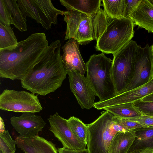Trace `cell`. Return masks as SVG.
<instances>
[{"label":"cell","instance_id":"1","mask_svg":"<svg viewBox=\"0 0 153 153\" xmlns=\"http://www.w3.org/2000/svg\"><path fill=\"white\" fill-rule=\"evenodd\" d=\"M61 47L59 40L51 43L41 59L20 80L22 88L45 96L61 86L68 71L62 60Z\"/></svg>","mask_w":153,"mask_h":153},{"label":"cell","instance_id":"2","mask_svg":"<svg viewBox=\"0 0 153 153\" xmlns=\"http://www.w3.org/2000/svg\"><path fill=\"white\" fill-rule=\"evenodd\" d=\"M48 46L44 33H35L13 50L0 51V77L21 80L41 59Z\"/></svg>","mask_w":153,"mask_h":153},{"label":"cell","instance_id":"3","mask_svg":"<svg viewBox=\"0 0 153 153\" xmlns=\"http://www.w3.org/2000/svg\"><path fill=\"white\" fill-rule=\"evenodd\" d=\"M92 18L97 51L114 55L134 36V24L131 19L111 18L101 8Z\"/></svg>","mask_w":153,"mask_h":153},{"label":"cell","instance_id":"4","mask_svg":"<svg viewBox=\"0 0 153 153\" xmlns=\"http://www.w3.org/2000/svg\"><path fill=\"white\" fill-rule=\"evenodd\" d=\"M86 78L100 102L116 95L112 74V60L105 53L93 54L86 63Z\"/></svg>","mask_w":153,"mask_h":153},{"label":"cell","instance_id":"5","mask_svg":"<svg viewBox=\"0 0 153 153\" xmlns=\"http://www.w3.org/2000/svg\"><path fill=\"white\" fill-rule=\"evenodd\" d=\"M87 149L89 153H108L113 138L118 132L126 131L116 121V117L106 111L95 120L87 125Z\"/></svg>","mask_w":153,"mask_h":153},{"label":"cell","instance_id":"6","mask_svg":"<svg viewBox=\"0 0 153 153\" xmlns=\"http://www.w3.org/2000/svg\"><path fill=\"white\" fill-rule=\"evenodd\" d=\"M138 47L131 40L113 55L112 74L116 95L124 92L132 79Z\"/></svg>","mask_w":153,"mask_h":153},{"label":"cell","instance_id":"7","mask_svg":"<svg viewBox=\"0 0 153 153\" xmlns=\"http://www.w3.org/2000/svg\"><path fill=\"white\" fill-rule=\"evenodd\" d=\"M24 17H29L49 30L52 24L57 23L59 15H64V11L56 8L51 0H17Z\"/></svg>","mask_w":153,"mask_h":153},{"label":"cell","instance_id":"8","mask_svg":"<svg viewBox=\"0 0 153 153\" xmlns=\"http://www.w3.org/2000/svg\"><path fill=\"white\" fill-rule=\"evenodd\" d=\"M67 24L65 40L74 39L79 45H85L95 39L92 17L76 11H64Z\"/></svg>","mask_w":153,"mask_h":153},{"label":"cell","instance_id":"9","mask_svg":"<svg viewBox=\"0 0 153 153\" xmlns=\"http://www.w3.org/2000/svg\"><path fill=\"white\" fill-rule=\"evenodd\" d=\"M0 109L16 112H40L42 107L37 95L27 91L6 89L0 95Z\"/></svg>","mask_w":153,"mask_h":153},{"label":"cell","instance_id":"10","mask_svg":"<svg viewBox=\"0 0 153 153\" xmlns=\"http://www.w3.org/2000/svg\"><path fill=\"white\" fill-rule=\"evenodd\" d=\"M153 77V61L150 46L148 44L143 48L138 45L133 76L124 92L145 84Z\"/></svg>","mask_w":153,"mask_h":153},{"label":"cell","instance_id":"11","mask_svg":"<svg viewBox=\"0 0 153 153\" xmlns=\"http://www.w3.org/2000/svg\"><path fill=\"white\" fill-rule=\"evenodd\" d=\"M48 120L50 125L49 131L62 143L63 147L75 150L86 149V144L80 141L76 137L67 120L56 112L51 115Z\"/></svg>","mask_w":153,"mask_h":153},{"label":"cell","instance_id":"12","mask_svg":"<svg viewBox=\"0 0 153 153\" xmlns=\"http://www.w3.org/2000/svg\"><path fill=\"white\" fill-rule=\"evenodd\" d=\"M71 90L82 109L94 106L95 94L86 77L75 70L68 72Z\"/></svg>","mask_w":153,"mask_h":153},{"label":"cell","instance_id":"13","mask_svg":"<svg viewBox=\"0 0 153 153\" xmlns=\"http://www.w3.org/2000/svg\"><path fill=\"white\" fill-rule=\"evenodd\" d=\"M34 113H23L19 117L13 116L10 118L11 125L21 137L30 138L38 136L46 123L42 117Z\"/></svg>","mask_w":153,"mask_h":153},{"label":"cell","instance_id":"14","mask_svg":"<svg viewBox=\"0 0 153 153\" xmlns=\"http://www.w3.org/2000/svg\"><path fill=\"white\" fill-rule=\"evenodd\" d=\"M153 93V77L145 84L124 92L113 98L102 102H95L93 107L98 110L117 105L133 103Z\"/></svg>","mask_w":153,"mask_h":153},{"label":"cell","instance_id":"15","mask_svg":"<svg viewBox=\"0 0 153 153\" xmlns=\"http://www.w3.org/2000/svg\"><path fill=\"white\" fill-rule=\"evenodd\" d=\"M79 45L73 39L69 40L62 48L63 54L61 57L68 72L75 70L84 76L86 71V66L81 56Z\"/></svg>","mask_w":153,"mask_h":153},{"label":"cell","instance_id":"16","mask_svg":"<svg viewBox=\"0 0 153 153\" xmlns=\"http://www.w3.org/2000/svg\"><path fill=\"white\" fill-rule=\"evenodd\" d=\"M16 140L18 148L25 153H59L52 142L39 136L25 138L19 135Z\"/></svg>","mask_w":153,"mask_h":153},{"label":"cell","instance_id":"17","mask_svg":"<svg viewBox=\"0 0 153 153\" xmlns=\"http://www.w3.org/2000/svg\"><path fill=\"white\" fill-rule=\"evenodd\" d=\"M130 19L134 25L153 33V5L148 0H141Z\"/></svg>","mask_w":153,"mask_h":153},{"label":"cell","instance_id":"18","mask_svg":"<svg viewBox=\"0 0 153 153\" xmlns=\"http://www.w3.org/2000/svg\"><path fill=\"white\" fill-rule=\"evenodd\" d=\"M100 0H59L61 4L68 11L73 10L84 13L92 17L100 9Z\"/></svg>","mask_w":153,"mask_h":153},{"label":"cell","instance_id":"19","mask_svg":"<svg viewBox=\"0 0 153 153\" xmlns=\"http://www.w3.org/2000/svg\"><path fill=\"white\" fill-rule=\"evenodd\" d=\"M135 137L134 130L117 132L110 143L108 153H127Z\"/></svg>","mask_w":153,"mask_h":153},{"label":"cell","instance_id":"20","mask_svg":"<svg viewBox=\"0 0 153 153\" xmlns=\"http://www.w3.org/2000/svg\"><path fill=\"white\" fill-rule=\"evenodd\" d=\"M136 137L128 152L143 148H153V127L148 126L134 129Z\"/></svg>","mask_w":153,"mask_h":153},{"label":"cell","instance_id":"21","mask_svg":"<svg viewBox=\"0 0 153 153\" xmlns=\"http://www.w3.org/2000/svg\"><path fill=\"white\" fill-rule=\"evenodd\" d=\"M104 110L116 117L130 119L137 117L142 114L134 107L133 103H128L108 107Z\"/></svg>","mask_w":153,"mask_h":153},{"label":"cell","instance_id":"22","mask_svg":"<svg viewBox=\"0 0 153 153\" xmlns=\"http://www.w3.org/2000/svg\"><path fill=\"white\" fill-rule=\"evenodd\" d=\"M11 16L12 25L21 32L27 30V20L16 0H4Z\"/></svg>","mask_w":153,"mask_h":153},{"label":"cell","instance_id":"23","mask_svg":"<svg viewBox=\"0 0 153 153\" xmlns=\"http://www.w3.org/2000/svg\"><path fill=\"white\" fill-rule=\"evenodd\" d=\"M12 28L0 23V51H11L18 43Z\"/></svg>","mask_w":153,"mask_h":153},{"label":"cell","instance_id":"24","mask_svg":"<svg viewBox=\"0 0 153 153\" xmlns=\"http://www.w3.org/2000/svg\"><path fill=\"white\" fill-rule=\"evenodd\" d=\"M102 1L103 10L108 16L117 19L124 18L125 0H103Z\"/></svg>","mask_w":153,"mask_h":153},{"label":"cell","instance_id":"25","mask_svg":"<svg viewBox=\"0 0 153 153\" xmlns=\"http://www.w3.org/2000/svg\"><path fill=\"white\" fill-rule=\"evenodd\" d=\"M70 126L76 137L86 145L87 143L88 131L87 125L74 116L67 120Z\"/></svg>","mask_w":153,"mask_h":153},{"label":"cell","instance_id":"26","mask_svg":"<svg viewBox=\"0 0 153 153\" xmlns=\"http://www.w3.org/2000/svg\"><path fill=\"white\" fill-rule=\"evenodd\" d=\"M16 144L8 130L0 134V149L3 153H15Z\"/></svg>","mask_w":153,"mask_h":153},{"label":"cell","instance_id":"27","mask_svg":"<svg viewBox=\"0 0 153 153\" xmlns=\"http://www.w3.org/2000/svg\"><path fill=\"white\" fill-rule=\"evenodd\" d=\"M133 103L142 114L153 117V102H144L140 100Z\"/></svg>","mask_w":153,"mask_h":153},{"label":"cell","instance_id":"28","mask_svg":"<svg viewBox=\"0 0 153 153\" xmlns=\"http://www.w3.org/2000/svg\"><path fill=\"white\" fill-rule=\"evenodd\" d=\"M0 23L8 27L12 25L10 13L4 0H0Z\"/></svg>","mask_w":153,"mask_h":153},{"label":"cell","instance_id":"29","mask_svg":"<svg viewBox=\"0 0 153 153\" xmlns=\"http://www.w3.org/2000/svg\"><path fill=\"white\" fill-rule=\"evenodd\" d=\"M116 120L117 122L124 128L126 131L148 127L128 119L120 118L116 117Z\"/></svg>","mask_w":153,"mask_h":153},{"label":"cell","instance_id":"30","mask_svg":"<svg viewBox=\"0 0 153 153\" xmlns=\"http://www.w3.org/2000/svg\"><path fill=\"white\" fill-rule=\"evenodd\" d=\"M141 0H125L124 18L130 19L132 14L137 8Z\"/></svg>","mask_w":153,"mask_h":153},{"label":"cell","instance_id":"31","mask_svg":"<svg viewBox=\"0 0 153 153\" xmlns=\"http://www.w3.org/2000/svg\"><path fill=\"white\" fill-rule=\"evenodd\" d=\"M129 120L146 126L153 127V117H152L142 114L137 117Z\"/></svg>","mask_w":153,"mask_h":153},{"label":"cell","instance_id":"32","mask_svg":"<svg viewBox=\"0 0 153 153\" xmlns=\"http://www.w3.org/2000/svg\"><path fill=\"white\" fill-rule=\"evenodd\" d=\"M59 153H89L87 149L75 150L67 149L64 147L58 149Z\"/></svg>","mask_w":153,"mask_h":153},{"label":"cell","instance_id":"33","mask_svg":"<svg viewBox=\"0 0 153 153\" xmlns=\"http://www.w3.org/2000/svg\"><path fill=\"white\" fill-rule=\"evenodd\" d=\"M127 153H153V148H148L136 149Z\"/></svg>","mask_w":153,"mask_h":153},{"label":"cell","instance_id":"34","mask_svg":"<svg viewBox=\"0 0 153 153\" xmlns=\"http://www.w3.org/2000/svg\"><path fill=\"white\" fill-rule=\"evenodd\" d=\"M141 100L144 102H153V93L142 98Z\"/></svg>","mask_w":153,"mask_h":153},{"label":"cell","instance_id":"35","mask_svg":"<svg viewBox=\"0 0 153 153\" xmlns=\"http://www.w3.org/2000/svg\"><path fill=\"white\" fill-rule=\"evenodd\" d=\"M6 130L5 129L4 125L3 119L0 117V134H2Z\"/></svg>","mask_w":153,"mask_h":153},{"label":"cell","instance_id":"36","mask_svg":"<svg viewBox=\"0 0 153 153\" xmlns=\"http://www.w3.org/2000/svg\"><path fill=\"white\" fill-rule=\"evenodd\" d=\"M151 52V53L152 55V58L153 61V44L150 47Z\"/></svg>","mask_w":153,"mask_h":153},{"label":"cell","instance_id":"37","mask_svg":"<svg viewBox=\"0 0 153 153\" xmlns=\"http://www.w3.org/2000/svg\"><path fill=\"white\" fill-rule=\"evenodd\" d=\"M153 5V0H148Z\"/></svg>","mask_w":153,"mask_h":153},{"label":"cell","instance_id":"38","mask_svg":"<svg viewBox=\"0 0 153 153\" xmlns=\"http://www.w3.org/2000/svg\"><path fill=\"white\" fill-rule=\"evenodd\" d=\"M0 153H3L0 150Z\"/></svg>","mask_w":153,"mask_h":153}]
</instances>
